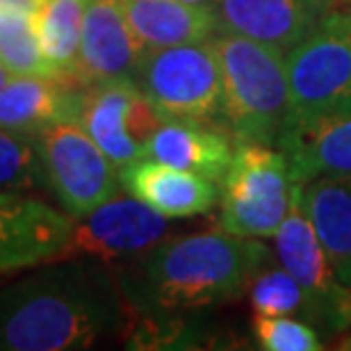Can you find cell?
Wrapping results in <instances>:
<instances>
[{"label": "cell", "mask_w": 351, "mask_h": 351, "mask_svg": "<svg viewBox=\"0 0 351 351\" xmlns=\"http://www.w3.org/2000/svg\"><path fill=\"white\" fill-rule=\"evenodd\" d=\"M221 66L223 110L237 144H278L290 119L283 55L240 34L210 39Z\"/></svg>", "instance_id": "3"}, {"label": "cell", "mask_w": 351, "mask_h": 351, "mask_svg": "<svg viewBox=\"0 0 351 351\" xmlns=\"http://www.w3.org/2000/svg\"><path fill=\"white\" fill-rule=\"evenodd\" d=\"M169 230L167 217L146 206L137 196H112L91 210L75 228L62 261L96 258L112 263L139 251L153 249Z\"/></svg>", "instance_id": "9"}, {"label": "cell", "mask_w": 351, "mask_h": 351, "mask_svg": "<svg viewBox=\"0 0 351 351\" xmlns=\"http://www.w3.org/2000/svg\"><path fill=\"white\" fill-rule=\"evenodd\" d=\"M292 182L322 176H351V114L294 123L278 139Z\"/></svg>", "instance_id": "16"}, {"label": "cell", "mask_w": 351, "mask_h": 351, "mask_svg": "<svg viewBox=\"0 0 351 351\" xmlns=\"http://www.w3.org/2000/svg\"><path fill=\"white\" fill-rule=\"evenodd\" d=\"M89 0H44L34 14L37 39L46 64L51 66L55 78L69 80L82 87L75 80L78 66L82 23Z\"/></svg>", "instance_id": "20"}, {"label": "cell", "mask_w": 351, "mask_h": 351, "mask_svg": "<svg viewBox=\"0 0 351 351\" xmlns=\"http://www.w3.org/2000/svg\"><path fill=\"white\" fill-rule=\"evenodd\" d=\"M121 7L144 53L199 44L219 30L215 7H199L182 0H121Z\"/></svg>", "instance_id": "17"}, {"label": "cell", "mask_w": 351, "mask_h": 351, "mask_svg": "<svg viewBox=\"0 0 351 351\" xmlns=\"http://www.w3.org/2000/svg\"><path fill=\"white\" fill-rule=\"evenodd\" d=\"M135 82L165 121H208L223 110L221 66L206 41L144 53Z\"/></svg>", "instance_id": "6"}, {"label": "cell", "mask_w": 351, "mask_h": 351, "mask_svg": "<svg viewBox=\"0 0 351 351\" xmlns=\"http://www.w3.org/2000/svg\"><path fill=\"white\" fill-rule=\"evenodd\" d=\"M44 0H0V12L37 14Z\"/></svg>", "instance_id": "25"}, {"label": "cell", "mask_w": 351, "mask_h": 351, "mask_svg": "<svg viewBox=\"0 0 351 351\" xmlns=\"http://www.w3.org/2000/svg\"><path fill=\"white\" fill-rule=\"evenodd\" d=\"M142 58L144 48L125 21L121 0H89L75 80L87 87L94 82L132 78Z\"/></svg>", "instance_id": "13"}, {"label": "cell", "mask_w": 351, "mask_h": 351, "mask_svg": "<svg viewBox=\"0 0 351 351\" xmlns=\"http://www.w3.org/2000/svg\"><path fill=\"white\" fill-rule=\"evenodd\" d=\"M82 87L51 75H12L0 87V128L37 137L64 119H75Z\"/></svg>", "instance_id": "15"}, {"label": "cell", "mask_w": 351, "mask_h": 351, "mask_svg": "<svg viewBox=\"0 0 351 351\" xmlns=\"http://www.w3.org/2000/svg\"><path fill=\"white\" fill-rule=\"evenodd\" d=\"M308 304V297L299 280L285 269H274L261 274L251 283V306L254 315L263 317H280L294 311H301Z\"/></svg>", "instance_id": "23"}, {"label": "cell", "mask_w": 351, "mask_h": 351, "mask_svg": "<svg viewBox=\"0 0 351 351\" xmlns=\"http://www.w3.org/2000/svg\"><path fill=\"white\" fill-rule=\"evenodd\" d=\"M117 319L105 274L78 258L53 261L0 290V351L87 349Z\"/></svg>", "instance_id": "1"}, {"label": "cell", "mask_w": 351, "mask_h": 351, "mask_svg": "<svg viewBox=\"0 0 351 351\" xmlns=\"http://www.w3.org/2000/svg\"><path fill=\"white\" fill-rule=\"evenodd\" d=\"M75 228L71 215L21 192H0V271L62 261Z\"/></svg>", "instance_id": "10"}, {"label": "cell", "mask_w": 351, "mask_h": 351, "mask_svg": "<svg viewBox=\"0 0 351 351\" xmlns=\"http://www.w3.org/2000/svg\"><path fill=\"white\" fill-rule=\"evenodd\" d=\"M182 3H189V5H199V7H215L217 0H182Z\"/></svg>", "instance_id": "26"}, {"label": "cell", "mask_w": 351, "mask_h": 351, "mask_svg": "<svg viewBox=\"0 0 351 351\" xmlns=\"http://www.w3.org/2000/svg\"><path fill=\"white\" fill-rule=\"evenodd\" d=\"M347 19H349V25H351V14H349V16H347Z\"/></svg>", "instance_id": "28"}, {"label": "cell", "mask_w": 351, "mask_h": 351, "mask_svg": "<svg viewBox=\"0 0 351 351\" xmlns=\"http://www.w3.org/2000/svg\"><path fill=\"white\" fill-rule=\"evenodd\" d=\"M269 254L254 237L210 230L160 240L142 263V297L160 311L201 308L242 297Z\"/></svg>", "instance_id": "2"}, {"label": "cell", "mask_w": 351, "mask_h": 351, "mask_svg": "<svg viewBox=\"0 0 351 351\" xmlns=\"http://www.w3.org/2000/svg\"><path fill=\"white\" fill-rule=\"evenodd\" d=\"M328 0H217L215 16L221 32L240 34L285 55L322 21Z\"/></svg>", "instance_id": "12"}, {"label": "cell", "mask_w": 351, "mask_h": 351, "mask_svg": "<svg viewBox=\"0 0 351 351\" xmlns=\"http://www.w3.org/2000/svg\"><path fill=\"white\" fill-rule=\"evenodd\" d=\"M10 78H12V73H10V71H7V69H5L3 64H0V87H3V85H5V82H7V80H10Z\"/></svg>", "instance_id": "27"}, {"label": "cell", "mask_w": 351, "mask_h": 351, "mask_svg": "<svg viewBox=\"0 0 351 351\" xmlns=\"http://www.w3.org/2000/svg\"><path fill=\"white\" fill-rule=\"evenodd\" d=\"M301 210L313 221L340 280L351 283V176L301 182Z\"/></svg>", "instance_id": "19"}, {"label": "cell", "mask_w": 351, "mask_h": 351, "mask_svg": "<svg viewBox=\"0 0 351 351\" xmlns=\"http://www.w3.org/2000/svg\"><path fill=\"white\" fill-rule=\"evenodd\" d=\"M294 123L351 114V25L347 16H326L283 58Z\"/></svg>", "instance_id": "4"}, {"label": "cell", "mask_w": 351, "mask_h": 351, "mask_svg": "<svg viewBox=\"0 0 351 351\" xmlns=\"http://www.w3.org/2000/svg\"><path fill=\"white\" fill-rule=\"evenodd\" d=\"M75 121L117 167L144 158L165 119L132 78L82 87Z\"/></svg>", "instance_id": "8"}, {"label": "cell", "mask_w": 351, "mask_h": 351, "mask_svg": "<svg viewBox=\"0 0 351 351\" xmlns=\"http://www.w3.org/2000/svg\"><path fill=\"white\" fill-rule=\"evenodd\" d=\"M301 182H294L292 201L283 223L276 230V254L287 274L304 287L308 304L322 306L331 313L340 326L351 322V290L340 287L333 265L328 261L322 240L299 203Z\"/></svg>", "instance_id": "11"}, {"label": "cell", "mask_w": 351, "mask_h": 351, "mask_svg": "<svg viewBox=\"0 0 351 351\" xmlns=\"http://www.w3.org/2000/svg\"><path fill=\"white\" fill-rule=\"evenodd\" d=\"M48 187L37 137L0 128V192Z\"/></svg>", "instance_id": "22"}, {"label": "cell", "mask_w": 351, "mask_h": 351, "mask_svg": "<svg viewBox=\"0 0 351 351\" xmlns=\"http://www.w3.org/2000/svg\"><path fill=\"white\" fill-rule=\"evenodd\" d=\"M219 228L240 237H271L292 201V173L283 151L267 144H237L223 176Z\"/></svg>", "instance_id": "5"}, {"label": "cell", "mask_w": 351, "mask_h": 351, "mask_svg": "<svg viewBox=\"0 0 351 351\" xmlns=\"http://www.w3.org/2000/svg\"><path fill=\"white\" fill-rule=\"evenodd\" d=\"M254 333L261 347L267 351H317L322 349L317 333L304 322L280 317H263L254 315Z\"/></svg>", "instance_id": "24"}, {"label": "cell", "mask_w": 351, "mask_h": 351, "mask_svg": "<svg viewBox=\"0 0 351 351\" xmlns=\"http://www.w3.org/2000/svg\"><path fill=\"white\" fill-rule=\"evenodd\" d=\"M119 178L132 196L158 210L167 219L208 213L219 201V189L215 180L149 158H139L121 167Z\"/></svg>", "instance_id": "14"}, {"label": "cell", "mask_w": 351, "mask_h": 351, "mask_svg": "<svg viewBox=\"0 0 351 351\" xmlns=\"http://www.w3.org/2000/svg\"><path fill=\"white\" fill-rule=\"evenodd\" d=\"M144 158L206 176L210 180H223L233 160V149L223 132L208 128L203 121L169 119L153 132Z\"/></svg>", "instance_id": "18"}, {"label": "cell", "mask_w": 351, "mask_h": 351, "mask_svg": "<svg viewBox=\"0 0 351 351\" xmlns=\"http://www.w3.org/2000/svg\"><path fill=\"white\" fill-rule=\"evenodd\" d=\"M37 144L48 187L73 219H82L117 194L121 182L117 165L75 119L46 128L37 135Z\"/></svg>", "instance_id": "7"}, {"label": "cell", "mask_w": 351, "mask_h": 351, "mask_svg": "<svg viewBox=\"0 0 351 351\" xmlns=\"http://www.w3.org/2000/svg\"><path fill=\"white\" fill-rule=\"evenodd\" d=\"M0 64L12 75H51L41 55L34 14L0 12Z\"/></svg>", "instance_id": "21"}]
</instances>
